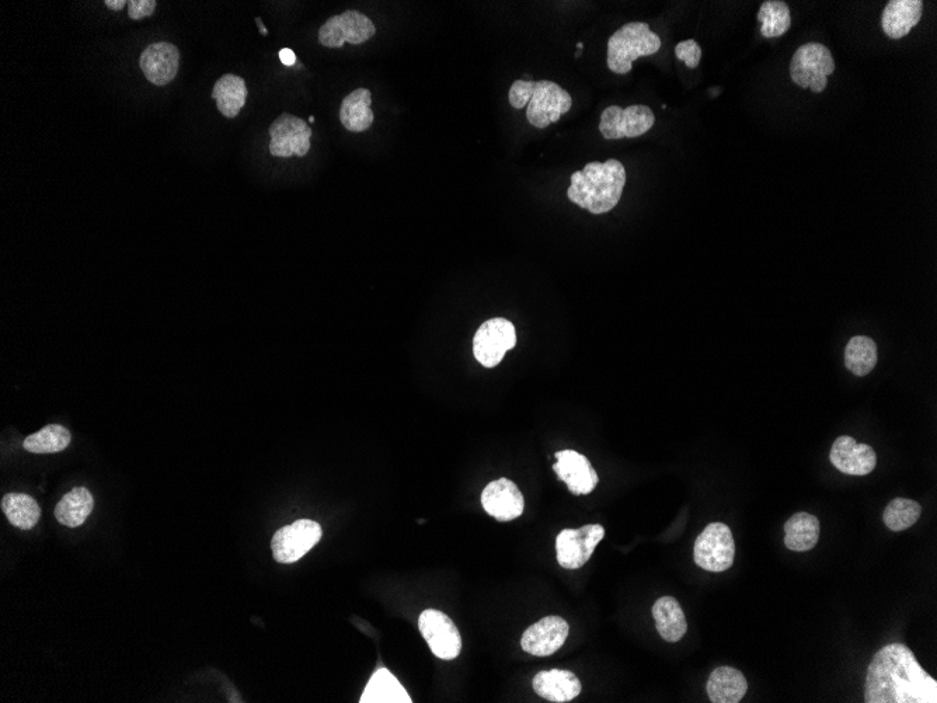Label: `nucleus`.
<instances>
[{
	"instance_id": "obj_15",
	"label": "nucleus",
	"mask_w": 937,
	"mask_h": 703,
	"mask_svg": "<svg viewBox=\"0 0 937 703\" xmlns=\"http://www.w3.org/2000/svg\"><path fill=\"white\" fill-rule=\"evenodd\" d=\"M482 506L486 513L497 521L507 522L521 517L525 500L514 482L501 478L489 483L483 490Z\"/></svg>"
},
{
	"instance_id": "obj_13",
	"label": "nucleus",
	"mask_w": 937,
	"mask_h": 703,
	"mask_svg": "<svg viewBox=\"0 0 937 703\" xmlns=\"http://www.w3.org/2000/svg\"><path fill=\"white\" fill-rule=\"evenodd\" d=\"M270 153L277 158H291V156L308 155L310 149V139H312V128L301 118L292 116V114H281L277 120L271 124L270 130Z\"/></svg>"
},
{
	"instance_id": "obj_33",
	"label": "nucleus",
	"mask_w": 937,
	"mask_h": 703,
	"mask_svg": "<svg viewBox=\"0 0 937 703\" xmlns=\"http://www.w3.org/2000/svg\"><path fill=\"white\" fill-rule=\"evenodd\" d=\"M675 55L679 61H684L688 68H698L702 59V48L695 40H686L675 47Z\"/></svg>"
},
{
	"instance_id": "obj_5",
	"label": "nucleus",
	"mask_w": 937,
	"mask_h": 703,
	"mask_svg": "<svg viewBox=\"0 0 937 703\" xmlns=\"http://www.w3.org/2000/svg\"><path fill=\"white\" fill-rule=\"evenodd\" d=\"M835 71L831 51L820 43H808L793 55L790 76L797 86L811 89L814 93L824 92L828 76Z\"/></svg>"
},
{
	"instance_id": "obj_35",
	"label": "nucleus",
	"mask_w": 937,
	"mask_h": 703,
	"mask_svg": "<svg viewBox=\"0 0 937 703\" xmlns=\"http://www.w3.org/2000/svg\"><path fill=\"white\" fill-rule=\"evenodd\" d=\"M280 59L285 66H294L296 64L295 52L289 50V48H282L280 51Z\"/></svg>"
},
{
	"instance_id": "obj_25",
	"label": "nucleus",
	"mask_w": 937,
	"mask_h": 703,
	"mask_svg": "<svg viewBox=\"0 0 937 703\" xmlns=\"http://www.w3.org/2000/svg\"><path fill=\"white\" fill-rule=\"evenodd\" d=\"M820 539V521L808 513H797L785 524V545L794 552L811 551Z\"/></svg>"
},
{
	"instance_id": "obj_10",
	"label": "nucleus",
	"mask_w": 937,
	"mask_h": 703,
	"mask_svg": "<svg viewBox=\"0 0 937 703\" xmlns=\"http://www.w3.org/2000/svg\"><path fill=\"white\" fill-rule=\"evenodd\" d=\"M376 27L368 16L357 10L330 17L319 30V43L327 48H341L344 44L360 45L375 36Z\"/></svg>"
},
{
	"instance_id": "obj_22",
	"label": "nucleus",
	"mask_w": 937,
	"mask_h": 703,
	"mask_svg": "<svg viewBox=\"0 0 937 703\" xmlns=\"http://www.w3.org/2000/svg\"><path fill=\"white\" fill-rule=\"evenodd\" d=\"M372 96L368 89H357L343 100L340 107V121L350 132H364L374 124V111L371 109Z\"/></svg>"
},
{
	"instance_id": "obj_14",
	"label": "nucleus",
	"mask_w": 937,
	"mask_h": 703,
	"mask_svg": "<svg viewBox=\"0 0 937 703\" xmlns=\"http://www.w3.org/2000/svg\"><path fill=\"white\" fill-rule=\"evenodd\" d=\"M569 624L560 617H546L529 626L522 635L521 646L524 652L536 657L552 656L562 649L569 638Z\"/></svg>"
},
{
	"instance_id": "obj_40",
	"label": "nucleus",
	"mask_w": 937,
	"mask_h": 703,
	"mask_svg": "<svg viewBox=\"0 0 937 703\" xmlns=\"http://www.w3.org/2000/svg\"><path fill=\"white\" fill-rule=\"evenodd\" d=\"M581 52H583V50H578V51L576 52V57H577V58L580 57Z\"/></svg>"
},
{
	"instance_id": "obj_26",
	"label": "nucleus",
	"mask_w": 937,
	"mask_h": 703,
	"mask_svg": "<svg viewBox=\"0 0 937 703\" xmlns=\"http://www.w3.org/2000/svg\"><path fill=\"white\" fill-rule=\"evenodd\" d=\"M94 500L86 487H75L66 493L55 507V517L59 524L69 528H78L92 514Z\"/></svg>"
},
{
	"instance_id": "obj_2",
	"label": "nucleus",
	"mask_w": 937,
	"mask_h": 703,
	"mask_svg": "<svg viewBox=\"0 0 937 703\" xmlns=\"http://www.w3.org/2000/svg\"><path fill=\"white\" fill-rule=\"evenodd\" d=\"M625 186L626 170L619 160L590 162L571 176L567 197L583 210L601 215L619 204Z\"/></svg>"
},
{
	"instance_id": "obj_31",
	"label": "nucleus",
	"mask_w": 937,
	"mask_h": 703,
	"mask_svg": "<svg viewBox=\"0 0 937 703\" xmlns=\"http://www.w3.org/2000/svg\"><path fill=\"white\" fill-rule=\"evenodd\" d=\"M758 20L761 22V33L765 38L783 36L792 26V15L789 6L779 0H768L762 3L759 9Z\"/></svg>"
},
{
	"instance_id": "obj_37",
	"label": "nucleus",
	"mask_w": 937,
	"mask_h": 703,
	"mask_svg": "<svg viewBox=\"0 0 937 703\" xmlns=\"http://www.w3.org/2000/svg\"><path fill=\"white\" fill-rule=\"evenodd\" d=\"M256 23L259 24L260 33L263 34V36H267L268 30L266 29V26H264L263 22H261L260 17H256Z\"/></svg>"
},
{
	"instance_id": "obj_27",
	"label": "nucleus",
	"mask_w": 937,
	"mask_h": 703,
	"mask_svg": "<svg viewBox=\"0 0 937 703\" xmlns=\"http://www.w3.org/2000/svg\"><path fill=\"white\" fill-rule=\"evenodd\" d=\"M361 703H411L410 695L402 687L395 675L386 668L376 671L369 680Z\"/></svg>"
},
{
	"instance_id": "obj_16",
	"label": "nucleus",
	"mask_w": 937,
	"mask_h": 703,
	"mask_svg": "<svg viewBox=\"0 0 937 703\" xmlns=\"http://www.w3.org/2000/svg\"><path fill=\"white\" fill-rule=\"evenodd\" d=\"M829 459L839 472L851 476L869 475L877 465V455L873 448L867 444L856 443L855 438L848 435L835 441Z\"/></svg>"
},
{
	"instance_id": "obj_23",
	"label": "nucleus",
	"mask_w": 937,
	"mask_h": 703,
	"mask_svg": "<svg viewBox=\"0 0 937 703\" xmlns=\"http://www.w3.org/2000/svg\"><path fill=\"white\" fill-rule=\"evenodd\" d=\"M247 95L245 79L232 73L219 78L211 93L212 99L217 100L219 113L226 118L239 116L240 110L246 106Z\"/></svg>"
},
{
	"instance_id": "obj_7",
	"label": "nucleus",
	"mask_w": 937,
	"mask_h": 703,
	"mask_svg": "<svg viewBox=\"0 0 937 703\" xmlns=\"http://www.w3.org/2000/svg\"><path fill=\"white\" fill-rule=\"evenodd\" d=\"M323 537L322 527L316 521L298 520L275 532L271 549L274 559L282 565L298 562L319 544Z\"/></svg>"
},
{
	"instance_id": "obj_34",
	"label": "nucleus",
	"mask_w": 937,
	"mask_h": 703,
	"mask_svg": "<svg viewBox=\"0 0 937 703\" xmlns=\"http://www.w3.org/2000/svg\"><path fill=\"white\" fill-rule=\"evenodd\" d=\"M156 0H130L128 2V16L132 20H142L145 17H151L155 13Z\"/></svg>"
},
{
	"instance_id": "obj_38",
	"label": "nucleus",
	"mask_w": 937,
	"mask_h": 703,
	"mask_svg": "<svg viewBox=\"0 0 937 703\" xmlns=\"http://www.w3.org/2000/svg\"><path fill=\"white\" fill-rule=\"evenodd\" d=\"M583 48H584V44H583V43H578V44H577V50H583Z\"/></svg>"
},
{
	"instance_id": "obj_36",
	"label": "nucleus",
	"mask_w": 937,
	"mask_h": 703,
	"mask_svg": "<svg viewBox=\"0 0 937 703\" xmlns=\"http://www.w3.org/2000/svg\"><path fill=\"white\" fill-rule=\"evenodd\" d=\"M104 5L110 10H114V12H120V10L124 9L125 5H128V2L127 0H106Z\"/></svg>"
},
{
	"instance_id": "obj_9",
	"label": "nucleus",
	"mask_w": 937,
	"mask_h": 703,
	"mask_svg": "<svg viewBox=\"0 0 937 703\" xmlns=\"http://www.w3.org/2000/svg\"><path fill=\"white\" fill-rule=\"evenodd\" d=\"M656 123V116L650 107L643 104L622 109L611 106L604 110L599 123V132L608 141L622 138H637L649 132Z\"/></svg>"
},
{
	"instance_id": "obj_32",
	"label": "nucleus",
	"mask_w": 937,
	"mask_h": 703,
	"mask_svg": "<svg viewBox=\"0 0 937 703\" xmlns=\"http://www.w3.org/2000/svg\"><path fill=\"white\" fill-rule=\"evenodd\" d=\"M921 514L922 507L918 501L894 499L884 510L883 521L888 530L901 532L915 525Z\"/></svg>"
},
{
	"instance_id": "obj_29",
	"label": "nucleus",
	"mask_w": 937,
	"mask_h": 703,
	"mask_svg": "<svg viewBox=\"0 0 937 703\" xmlns=\"http://www.w3.org/2000/svg\"><path fill=\"white\" fill-rule=\"evenodd\" d=\"M877 346L870 337L856 336L845 350V365L856 377H866L877 364Z\"/></svg>"
},
{
	"instance_id": "obj_39",
	"label": "nucleus",
	"mask_w": 937,
	"mask_h": 703,
	"mask_svg": "<svg viewBox=\"0 0 937 703\" xmlns=\"http://www.w3.org/2000/svg\"><path fill=\"white\" fill-rule=\"evenodd\" d=\"M309 121H310V123H312V124L315 123V117L310 116V117H309Z\"/></svg>"
},
{
	"instance_id": "obj_6",
	"label": "nucleus",
	"mask_w": 937,
	"mask_h": 703,
	"mask_svg": "<svg viewBox=\"0 0 937 703\" xmlns=\"http://www.w3.org/2000/svg\"><path fill=\"white\" fill-rule=\"evenodd\" d=\"M736 544L730 528L723 522H712L699 535L693 548L696 565L707 572H726L734 563Z\"/></svg>"
},
{
	"instance_id": "obj_19",
	"label": "nucleus",
	"mask_w": 937,
	"mask_h": 703,
	"mask_svg": "<svg viewBox=\"0 0 937 703\" xmlns=\"http://www.w3.org/2000/svg\"><path fill=\"white\" fill-rule=\"evenodd\" d=\"M534 689L536 694L546 701L563 703L576 699L581 694V681L577 675L569 670L541 671L535 675Z\"/></svg>"
},
{
	"instance_id": "obj_11",
	"label": "nucleus",
	"mask_w": 937,
	"mask_h": 703,
	"mask_svg": "<svg viewBox=\"0 0 937 703\" xmlns=\"http://www.w3.org/2000/svg\"><path fill=\"white\" fill-rule=\"evenodd\" d=\"M419 629L434 656L441 660H455L461 654L462 638L454 621L437 609L421 612Z\"/></svg>"
},
{
	"instance_id": "obj_30",
	"label": "nucleus",
	"mask_w": 937,
	"mask_h": 703,
	"mask_svg": "<svg viewBox=\"0 0 937 703\" xmlns=\"http://www.w3.org/2000/svg\"><path fill=\"white\" fill-rule=\"evenodd\" d=\"M71 444V433L64 426L50 424L24 440V450L31 454H57Z\"/></svg>"
},
{
	"instance_id": "obj_21",
	"label": "nucleus",
	"mask_w": 937,
	"mask_h": 703,
	"mask_svg": "<svg viewBox=\"0 0 937 703\" xmlns=\"http://www.w3.org/2000/svg\"><path fill=\"white\" fill-rule=\"evenodd\" d=\"M706 691L713 703H738L747 694V678L737 668L717 667L710 674Z\"/></svg>"
},
{
	"instance_id": "obj_28",
	"label": "nucleus",
	"mask_w": 937,
	"mask_h": 703,
	"mask_svg": "<svg viewBox=\"0 0 937 703\" xmlns=\"http://www.w3.org/2000/svg\"><path fill=\"white\" fill-rule=\"evenodd\" d=\"M2 510L10 524L23 531L33 530L41 517L36 500L23 493H9L2 499Z\"/></svg>"
},
{
	"instance_id": "obj_24",
	"label": "nucleus",
	"mask_w": 937,
	"mask_h": 703,
	"mask_svg": "<svg viewBox=\"0 0 937 703\" xmlns=\"http://www.w3.org/2000/svg\"><path fill=\"white\" fill-rule=\"evenodd\" d=\"M653 617L658 633L667 642H679L688 631L684 611L675 598L663 597L657 600L653 607Z\"/></svg>"
},
{
	"instance_id": "obj_12",
	"label": "nucleus",
	"mask_w": 937,
	"mask_h": 703,
	"mask_svg": "<svg viewBox=\"0 0 937 703\" xmlns=\"http://www.w3.org/2000/svg\"><path fill=\"white\" fill-rule=\"evenodd\" d=\"M605 538L602 525L590 524L578 530H563L557 535V562L563 569L576 570L591 559L599 542Z\"/></svg>"
},
{
	"instance_id": "obj_8",
	"label": "nucleus",
	"mask_w": 937,
	"mask_h": 703,
	"mask_svg": "<svg viewBox=\"0 0 937 703\" xmlns=\"http://www.w3.org/2000/svg\"><path fill=\"white\" fill-rule=\"evenodd\" d=\"M517 344V332L510 320L494 318L479 327L473 339V354L483 367L494 368L505 353Z\"/></svg>"
},
{
	"instance_id": "obj_20",
	"label": "nucleus",
	"mask_w": 937,
	"mask_h": 703,
	"mask_svg": "<svg viewBox=\"0 0 937 703\" xmlns=\"http://www.w3.org/2000/svg\"><path fill=\"white\" fill-rule=\"evenodd\" d=\"M922 10L921 0H891L881 16L884 33L893 40L907 36L921 22Z\"/></svg>"
},
{
	"instance_id": "obj_4",
	"label": "nucleus",
	"mask_w": 937,
	"mask_h": 703,
	"mask_svg": "<svg viewBox=\"0 0 937 703\" xmlns=\"http://www.w3.org/2000/svg\"><path fill=\"white\" fill-rule=\"evenodd\" d=\"M660 48L661 38L650 30L649 24L628 23L609 38L606 64L609 71L626 75L636 59L657 54Z\"/></svg>"
},
{
	"instance_id": "obj_17",
	"label": "nucleus",
	"mask_w": 937,
	"mask_h": 703,
	"mask_svg": "<svg viewBox=\"0 0 937 703\" xmlns=\"http://www.w3.org/2000/svg\"><path fill=\"white\" fill-rule=\"evenodd\" d=\"M556 458L557 464L553 465V471L566 483L571 493L585 496L594 492L595 486L598 485V475L584 455L573 450H564L557 452Z\"/></svg>"
},
{
	"instance_id": "obj_3",
	"label": "nucleus",
	"mask_w": 937,
	"mask_h": 703,
	"mask_svg": "<svg viewBox=\"0 0 937 703\" xmlns=\"http://www.w3.org/2000/svg\"><path fill=\"white\" fill-rule=\"evenodd\" d=\"M508 99L514 109L527 107L528 123L539 130L557 123L573 106L570 93L552 80H515Z\"/></svg>"
},
{
	"instance_id": "obj_1",
	"label": "nucleus",
	"mask_w": 937,
	"mask_h": 703,
	"mask_svg": "<svg viewBox=\"0 0 937 703\" xmlns=\"http://www.w3.org/2000/svg\"><path fill=\"white\" fill-rule=\"evenodd\" d=\"M866 703H936L937 681L930 677L907 645L891 643L867 668Z\"/></svg>"
},
{
	"instance_id": "obj_18",
	"label": "nucleus",
	"mask_w": 937,
	"mask_h": 703,
	"mask_svg": "<svg viewBox=\"0 0 937 703\" xmlns=\"http://www.w3.org/2000/svg\"><path fill=\"white\" fill-rule=\"evenodd\" d=\"M145 78L156 86H166L179 72L180 51L176 45L160 41L146 47L139 58Z\"/></svg>"
}]
</instances>
